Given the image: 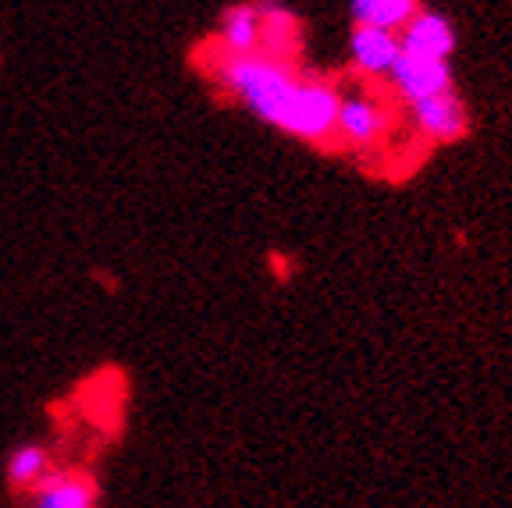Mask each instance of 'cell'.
I'll return each instance as SVG.
<instances>
[{
	"label": "cell",
	"mask_w": 512,
	"mask_h": 508,
	"mask_svg": "<svg viewBox=\"0 0 512 508\" xmlns=\"http://www.w3.org/2000/svg\"><path fill=\"white\" fill-rule=\"evenodd\" d=\"M221 57H249L260 54V11L256 4H232L221 11L214 32V50Z\"/></svg>",
	"instance_id": "obj_8"
},
{
	"label": "cell",
	"mask_w": 512,
	"mask_h": 508,
	"mask_svg": "<svg viewBox=\"0 0 512 508\" xmlns=\"http://www.w3.org/2000/svg\"><path fill=\"white\" fill-rule=\"evenodd\" d=\"M349 57H352V68L360 75H367V79H388V72H392L395 61H399V36L352 25Z\"/></svg>",
	"instance_id": "obj_9"
},
{
	"label": "cell",
	"mask_w": 512,
	"mask_h": 508,
	"mask_svg": "<svg viewBox=\"0 0 512 508\" xmlns=\"http://www.w3.org/2000/svg\"><path fill=\"white\" fill-rule=\"evenodd\" d=\"M256 11H260V54L271 61L296 64L303 50V22L296 11L278 0H260Z\"/></svg>",
	"instance_id": "obj_6"
},
{
	"label": "cell",
	"mask_w": 512,
	"mask_h": 508,
	"mask_svg": "<svg viewBox=\"0 0 512 508\" xmlns=\"http://www.w3.org/2000/svg\"><path fill=\"white\" fill-rule=\"evenodd\" d=\"M420 8H424V4H416V0H352L349 18H352V25H360V29H377V32L399 36V32L413 22V15Z\"/></svg>",
	"instance_id": "obj_10"
},
{
	"label": "cell",
	"mask_w": 512,
	"mask_h": 508,
	"mask_svg": "<svg viewBox=\"0 0 512 508\" xmlns=\"http://www.w3.org/2000/svg\"><path fill=\"white\" fill-rule=\"evenodd\" d=\"M456 29L441 11L420 8L413 22L399 32V50L402 54L424 57V61H452L456 54Z\"/></svg>",
	"instance_id": "obj_7"
},
{
	"label": "cell",
	"mask_w": 512,
	"mask_h": 508,
	"mask_svg": "<svg viewBox=\"0 0 512 508\" xmlns=\"http://www.w3.org/2000/svg\"><path fill=\"white\" fill-rule=\"evenodd\" d=\"M207 64L217 86L232 93L264 125L310 146L335 143V118L338 104H342V89L335 82L313 79V75L299 72V64L271 61L264 54H210Z\"/></svg>",
	"instance_id": "obj_1"
},
{
	"label": "cell",
	"mask_w": 512,
	"mask_h": 508,
	"mask_svg": "<svg viewBox=\"0 0 512 508\" xmlns=\"http://www.w3.org/2000/svg\"><path fill=\"white\" fill-rule=\"evenodd\" d=\"M100 491H96L93 473L72 466H54L40 484L25 494V508H96Z\"/></svg>",
	"instance_id": "obj_4"
},
{
	"label": "cell",
	"mask_w": 512,
	"mask_h": 508,
	"mask_svg": "<svg viewBox=\"0 0 512 508\" xmlns=\"http://www.w3.org/2000/svg\"><path fill=\"white\" fill-rule=\"evenodd\" d=\"M50 469H54L50 448L40 445V441H25V445H18L15 452L8 455V462H4V477H8V484L15 487V491L29 494L32 487L47 477Z\"/></svg>",
	"instance_id": "obj_11"
},
{
	"label": "cell",
	"mask_w": 512,
	"mask_h": 508,
	"mask_svg": "<svg viewBox=\"0 0 512 508\" xmlns=\"http://www.w3.org/2000/svg\"><path fill=\"white\" fill-rule=\"evenodd\" d=\"M409 121H413L416 135H424L427 143H459L470 132V111H466L459 93L409 104Z\"/></svg>",
	"instance_id": "obj_5"
},
{
	"label": "cell",
	"mask_w": 512,
	"mask_h": 508,
	"mask_svg": "<svg viewBox=\"0 0 512 508\" xmlns=\"http://www.w3.org/2000/svg\"><path fill=\"white\" fill-rule=\"evenodd\" d=\"M392 114L374 93H342L335 118V143L345 150H374L388 135Z\"/></svg>",
	"instance_id": "obj_2"
},
{
	"label": "cell",
	"mask_w": 512,
	"mask_h": 508,
	"mask_svg": "<svg viewBox=\"0 0 512 508\" xmlns=\"http://www.w3.org/2000/svg\"><path fill=\"white\" fill-rule=\"evenodd\" d=\"M392 89L402 96V104H420V100H434V96L456 93V75H452V61H424V57L402 54L395 68L388 72Z\"/></svg>",
	"instance_id": "obj_3"
}]
</instances>
